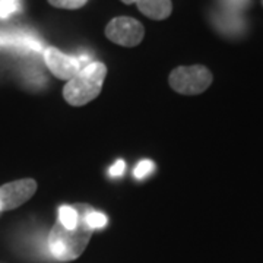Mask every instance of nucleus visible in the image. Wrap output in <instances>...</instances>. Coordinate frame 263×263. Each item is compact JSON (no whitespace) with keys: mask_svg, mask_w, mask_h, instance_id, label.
<instances>
[{"mask_svg":"<svg viewBox=\"0 0 263 263\" xmlns=\"http://www.w3.org/2000/svg\"><path fill=\"white\" fill-rule=\"evenodd\" d=\"M89 205L78 203L75 209L79 214V222L73 230H67L57 222L53 226L50 235H48V249L53 257L60 262H70L78 259L84 253L85 247L88 246L92 231L85 221V215L89 211Z\"/></svg>","mask_w":263,"mask_h":263,"instance_id":"obj_1","label":"nucleus"},{"mask_svg":"<svg viewBox=\"0 0 263 263\" xmlns=\"http://www.w3.org/2000/svg\"><path fill=\"white\" fill-rule=\"evenodd\" d=\"M107 76V66L101 62H92L84 66L63 88V97L73 107H81L95 100L103 89Z\"/></svg>","mask_w":263,"mask_h":263,"instance_id":"obj_2","label":"nucleus"},{"mask_svg":"<svg viewBox=\"0 0 263 263\" xmlns=\"http://www.w3.org/2000/svg\"><path fill=\"white\" fill-rule=\"evenodd\" d=\"M211 70L202 65L180 66L170 73V86L184 95H197L205 92L212 84Z\"/></svg>","mask_w":263,"mask_h":263,"instance_id":"obj_3","label":"nucleus"},{"mask_svg":"<svg viewBox=\"0 0 263 263\" xmlns=\"http://www.w3.org/2000/svg\"><path fill=\"white\" fill-rule=\"evenodd\" d=\"M105 35L123 47H135L145 35V28L139 21L129 16H119L111 19L105 27Z\"/></svg>","mask_w":263,"mask_h":263,"instance_id":"obj_4","label":"nucleus"},{"mask_svg":"<svg viewBox=\"0 0 263 263\" xmlns=\"http://www.w3.org/2000/svg\"><path fill=\"white\" fill-rule=\"evenodd\" d=\"M37 181L22 179L0 186V211H10L24 205L35 195Z\"/></svg>","mask_w":263,"mask_h":263,"instance_id":"obj_5","label":"nucleus"},{"mask_svg":"<svg viewBox=\"0 0 263 263\" xmlns=\"http://www.w3.org/2000/svg\"><path fill=\"white\" fill-rule=\"evenodd\" d=\"M44 62L48 70L62 81H70L82 69L78 57L65 54L56 47H47L44 50Z\"/></svg>","mask_w":263,"mask_h":263,"instance_id":"obj_6","label":"nucleus"},{"mask_svg":"<svg viewBox=\"0 0 263 263\" xmlns=\"http://www.w3.org/2000/svg\"><path fill=\"white\" fill-rule=\"evenodd\" d=\"M215 28L227 37H240L246 29V21L240 12L218 10L214 13Z\"/></svg>","mask_w":263,"mask_h":263,"instance_id":"obj_7","label":"nucleus"},{"mask_svg":"<svg viewBox=\"0 0 263 263\" xmlns=\"http://www.w3.org/2000/svg\"><path fill=\"white\" fill-rule=\"evenodd\" d=\"M136 5L145 16L155 21L167 19L173 10L171 0H136Z\"/></svg>","mask_w":263,"mask_h":263,"instance_id":"obj_8","label":"nucleus"},{"mask_svg":"<svg viewBox=\"0 0 263 263\" xmlns=\"http://www.w3.org/2000/svg\"><path fill=\"white\" fill-rule=\"evenodd\" d=\"M59 222L67 230H73L78 227L79 222V214L75 209V206H60L59 209Z\"/></svg>","mask_w":263,"mask_h":263,"instance_id":"obj_9","label":"nucleus"},{"mask_svg":"<svg viewBox=\"0 0 263 263\" xmlns=\"http://www.w3.org/2000/svg\"><path fill=\"white\" fill-rule=\"evenodd\" d=\"M85 221L91 230H100V228H104L107 226L108 218L104 215L103 212H98V211H94L92 208H89V211L85 215Z\"/></svg>","mask_w":263,"mask_h":263,"instance_id":"obj_10","label":"nucleus"},{"mask_svg":"<svg viewBox=\"0 0 263 263\" xmlns=\"http://www.w3.org/2000/svg\"><path fill=\"white\" fill-rule=\"evenodd\" d=\"M21 8V0H0V19H6L13 13H18Z\"/></svg>","mask_w":263,"mask_h":263,"instance_id":"obj_11","label":"nucleus"},{"mask_svg":"<svg viewBox=\"0 0 263 263\" xmlns=\"http://www.w3.org/2000/svg\"><path fill=\"white\" fill-rule=\"evenodd\" d=\"M88 0H48V3L60 9H79L86 5Z\"/></svg>","mask_w":263,"mask_h":263,"instance_id":"obj_12","label":"nucleus"},{"mask_svg":"<svg viewBox=\"0 0 263 263\" xmlns=\"http://www.w3.org/2000/svg\"><path fill=\"white\" fill-rule=\"evenodd\" d=\"M155 170V164L149 160H143L141 161L138 165H136V168L133 171V174H135V177L136 179H145V177H148L151 173Z\"/></svg>","mask_w":263,"mask_h":263,"instance_id":"obj_13","label":"nucleus"},{"mask_svg":"<svg viewBox=\"0 0 263 263\" xmlns=\"http://www.w3.org/2000/svg\"><path fill=\"white\" fill-rule=\"evenodd\" d=\"M221 5L224 6V9L233 10V12H240L245 10L246 8L250 6L252 0H219Z\"/></svg>","mask_w":263,"mask_h":263,"instance_id":"obj_14","label":"nucleus"},{"mask_svg":"<svg viewBox=\"0 0 263 263\" xmlns=\"http://www.w3.org/2000/svg\"><path fill=\"white\" fill-rule=\"evenodd\" d=\"M124 171H126V162L123 160L116 161V164L111 165V168H110V176H113V177H120L124 174Z\"/></svg>","mask_w":263,"mask_h":263,"instance_id":"obj_15","label":"nucleus"},{"mask_svg":"<svg viewBox=\"0 0 263 263\" xmlns=\"http://www.w3.org/2000/svg\"><path fill=\"white\" fill-rule=\"evenodd\" d=\"M123 3H126V5H132V3H136V0H122Z\"/></svg>","mask_w":263,"mask_h":263,"instance_id":"obj_16","label":"nucleus"}]
</instances>
